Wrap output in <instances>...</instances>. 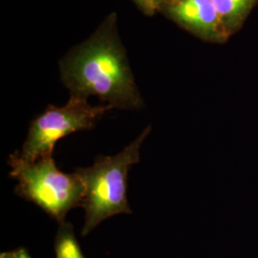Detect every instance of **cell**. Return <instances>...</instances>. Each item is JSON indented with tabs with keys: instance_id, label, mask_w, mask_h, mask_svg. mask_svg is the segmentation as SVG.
Here are the masks:
<instances>
[{
	"instance_id": "1",
	"label": "cell",
	"mask_w": 258,
	"mask_h": 258,
	"mask_svg": "<svg viewBox=\"0 0 258 258\" xmlns=\"http://www.w3.org/2000/svg\"><path fill=\"white\" fill-rule=\"evenodd\" d=\"M113 24L108 22V27L101 29L66 58L62 79L71 95L85 99L97 96L113 108H140L143 99Z\"/></svg>"
},
{
	"instance_id": "2",
	"label": "cell",
	"mask_w": 258,
	"mask_h": 258,
	"mask_svg": "<svg viewBox=\"0 0 258 258\" xmlns=\"http://www.w3.org/2000/svg\"><path fill=\"white\" fill-rule=\"evenodd\" d=\"M148 126L135 141L114 156H99L92 166L75 172L84 185L83 207L85 220L82 235L85 236L102 221L120 213H132L127 201V174L140 162V149L150 133Z\"/></svg>"
},
{
	"instance_id": "3",
	"label": "cell",
	"mask_w": 258,
	"mask_h": 258,
	"mask_svg": "<svg viewBox=\"0 0 258 258\" xmlns=\"http://www.w3.org/2000/svg\"><path fill=\"white\" fill-rule=\"evenodd\" d=\"M9 165L11 176L18 181L16 194L36 204L59 224L64 223L72 209L82 207L85 191L82 179L76 172H61L53 157L27 163L14 153Z\"/></svg>"
},
{
	"instance_id": "4",
	"label": "cell",
	"mask_w": 258,
	"mask_h": 258,
	"mask_svg": "<svg viewBox=\"0 0 258 258\" xmlns=\"http://www.w3.org/2000/svg\"><path fill=\"white\" fill-rule=\"evenodd\" d=\"M113 108L109 104L94 106L87 99L71 95L61 107L49 105L32 121L22 149L17 153L23 162L32 163L52 156L59 139L78 131L91 129L102 116Z\"/></svg>"
},
{
	"instance_id": "5",
	"label": "cell",
	"mask_w": 258,
	"mask_h": 258,
	"mask_svg": "<svg viewBox=\"0 0 258 258\" xmlns=\"http://www.w3.org/2000/svg\"><path fill=\"white\" fill-rule=\"evenodd\" d=\"M170 15L184 27L211 40L227 37L212 0H177Z\"/></svg>"
},
{
	"instance_id": "6",
	"label": "cell",
	"mask_w": 258,
	"mask_h": 258,
	"mask_svg": "<svg viewBox=\"0 0 258 258\" xmlns=\"http://www.w3.org/2000/svg\"><path fill=\"white\" fill-rule=\"evenodd\" d=\"M256 0H212L227 36L239 27Z\"/></svg>"
},
{
	"instance_id": "7",
	"label": "cell",
	"mask_w": 258,
	"mask_h": 258,
	"mask_svg": "<svg viewBox=\"0 0 258 258\" xmlns=\"http://www.w3.org/2000/svg\"><path fill=\"white\" fill-rule=\"evenodd\" d=\"M55 250L56 258H84L70 224L65 222L60 224L55 239Z\"/></svg>"
},
{
	"instance_id": "8",
	"label": "cell",
	"mask_w": 258,
	"mask_h": 258,
	"mask_svg": "<svg viewBox=\"0 0 258 258\" xmlns=\"http://www.w3.org/2000/svg\"><path fill=\"white\" fill-rule=\"evenodd\" d=\"M0 258H32L28 253L27 250L24 249H18L13 251L2 252Z\"/></svg>"
},
{
	"instance_id": "9",
	"label": "cell",
	"mask_w": 258,
	"mask_h": 258,
	"mask_svg": "<svg viewBox=\"0 0 258 258\" xmlns=\"http://www.w3.org/2000/svg\"><path fill=\"white\" fill-rule=\"evenodd\" d=\"M136 1L148 13L153 12L154 10L158 8L161 5L160 4V0H136Z\"/></svg>"
},
{
	"instance_id": "10",
	"label": "cell",
	"mask_w": 258,
	"mask_h": 258,
	"mask_svg": "<svg viewBox=\"0 0 258 258\" xmlns=\"http://www.w3.org/2000/svg\"><path fill=\"white\" fill-rule=\"evenodd\" d=\"M177 0H160V4H169L172 5L173 3H175Z\"/></svg>"
}]
</instances>
